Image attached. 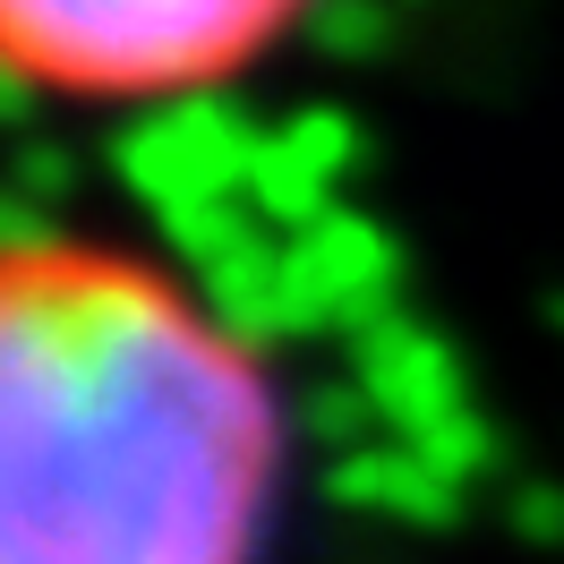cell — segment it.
I'll return each instance as SVG.
<instances>
[{"label": "cell", "mask_w": 564, "mask_h": 564, "mask_svg": "<svg viewBox=\"0 0 564 564\" xmlns=\"http://www.w3.org/2000/svg\"><path fill=\"white\" fill-rule=\"evenodd\" d=\"M282 488L240 300L0 206V564H265Z\"/></svg>", "instance_id": "cell-1"}, {"label": "cell", "mask_w": 564, "mask_h": 564, "mask_svg": "<svg viewBox=\"0 0 564 564\" xmlns=\"http://www.w3.org/2000/svg\"><path fill=\"white\" fill-rule=\"evenodd\" d=\"M317 0H0V61L35 95L197 104Z\"/></svg>", "instance_id": "cell-2"}, {"label": "cell", "mask_w": 564, "mask_h": 564, "mask_svg": "<svg viewBox=\"0 0 564 564\" xmlns=\"http://www.w3.org/2000/svg\"><path fill=\"white\" fill-rule=\"evenodd\" d=\"M300 35L317 43V52L359 61V52H377V43H386V9H377V0H317V9L300 18Z\"/></svg>", "instance_id": "cell-3"}, {"label": "cell", "mask_w": 564, "mask_h": 564, "mask_svg": "<svg viewBox=\"0 0 564 564\" xmlns=\"http://www.w3.org/2000/svg\"><path fill=\"white\" fill-rule=\"evenodd\" d=\"M35 104H43V95H35V86H26L18 69H9V61H0V120H26Z\"/></svg>", "instance_id": "cell-4"}]
</instances>
